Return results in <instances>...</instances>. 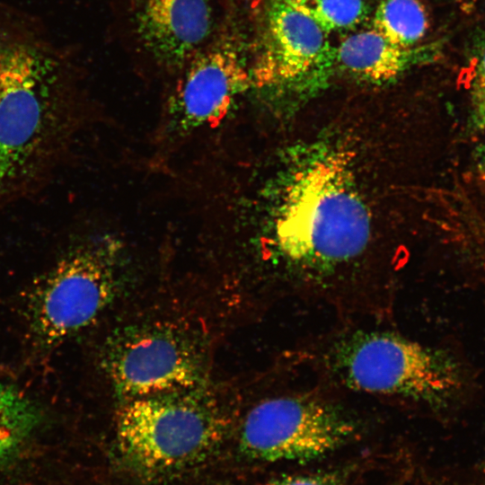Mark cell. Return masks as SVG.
Wrapping results in <instances>:
<instances>
[{
  "label": "cell",
  "mask_w": 485,
  "mask_h": 485,
  "mask_svg": "<svg viewBox=\"0 0 485 485\" xmlns=\"http://www.w3.org/2000/svg\"><path fill=\"white\" fill-rule=\"evenodd\" d=\"M371 219L348 152L314 146L287 167L273 213L280 255L307 277H323L366 250Z\"/></svg>",
  "instance_id": "cell-1"
},
{
  "label": "cell",
  "mask_w": 485,
  "mask_h": 485,
  "mask_svg": "<svg viewBox=\"0 0 485 485\" xmlns=\"http://www.w3.org/2000/svg\"><path fill=\"white\" fill-rule=\"evenodd\" d=\"M73 95L51 59L0 38V210L57 171L78 124Z\"/></svg>",
  "instance_id": "cell-2"
},
{
  "label": "cell",
  "mask_w": 485,
  "mask_h": 485,
  "mask_svg": "<svg viewBox=\"0 0 485 485\" xmlns=\"http://www.w3.org/2000/svg\"><path fill=\"white\" fill-rule=\"evenodd\" d=\"M223 402L204 385L126 401L116 425L123 464L147 478L198 465L222 445L229 428Z\"/></svg>",
  "instance_id": "cell-3"
},
{
  "label": "cell",
  "mask_w": 485,
  "mask_h": 485,
  "mask_svg": "<svg viewBox=\"0 0 485 485\" xmlns=\"http://www.w3.org/2000/svg\"><path fill=\"white\" fill-rule=\"evenodd\" d=\"M120 244L110 235L70 246L34 283L29 328L44 347L57 346L92 323L115 299Z\"/></svg>",
  "instance_id": "cell-4"
},
{
  "label": "cell",
  "mask_w": 485,
  "mask_h": 485,
  "mask_svg": "<svg viewBox=\"0 0 485 485\" xmlns=\"http://www.w3.org/2000/svg\"><path fill=\"white\" fill-rule=\"evenodd\" d=\"M331 366L358 392L438 402L459 386V372L446 355L389 332H362L342 340Z\"/></svg>",
  "instance_id": "cell-5"
},
{
  "label": "cell",
  "mask_w": 485,
  "mask_h": 485,
  "mask_svg": "<svg viewBox=\"0 0 485 485\" xmlns=\"http://www.w3.org/2000/svg\"><path fill=\"white\" fill-rule=\"evenodd\" d=\"M355 433L353 421L335 406L286 393L263 399L248 411L239 448L251 460L304 463L336 451Z\"/></svg>",
  "instance_id": "cell-6"
},
{
  "label": "cell",
  "mask_w": 485,
  "mask_h": 485,
  "mask_svg": "<svg viewBox=\"0 0 485 485\" xmlns=\"http://www.w3.org/2000/svg\"><path fill=\"white\" fill-rule=\"evenodd\" d=\"M109 377L126 401L204 385L206 352L191 331L170 322L131 326L112 339Z\"/></svg>",
  "instance_id": "cell-7"
},
{
  "label": "cell",
  "mask_w": 485,
  "mask_h": 485,
  "mask_svg": "<svg viewBox=\"0 0 485 485\" xmlns=\"http://www.w3.org/2000/svg\"><path fill=\"white\" fill-rule=\"evenodd\" d=\"M334 70V47L328 33L294 0H269L250 74L251 84L305 93L323 85Z\"/></svg>",
  "instance_id": "cell-8"
},
{
  "label": "cell",
  "mask_w": 485,
  "mask_h": 485,
  "mask_svg": "<svg viewBox=\"0 0 485 485\" xmlns=\"http://www.w3.org/2000/svg\"><path fill=\"white\" fill-rule=\"evenodd\" d=\"M180 70L168 112L173 125L185 132L217 127L251 84L230 37L208 41Z\"/></svg>",
  "instance_id": "cell-9"
},
{
  "label": "cell",
  "mask_w": 485,
  "mask_h": 485,
  "mask_svg": "<svg viewBox=\"0 0 485 485\" xmlns=\"http://www.w3.org/2000/svg\"><path fill=\"white\" fill-rule=\"evenodd\" d=\"M132 32L157 65L181 69L210 40L212 0H128Z\"/></svg>",
  "instance_id": "cell-10"
},
{
  "label": "cell",
  "mask_w": 485,
  "mask_h": 485,
  "mask_svg": "<svg viewBox=\"0 0 485 485\" xmlns=\"http://www.w3.org/2000/svg\"><path fill=\"white\" fill-rule=\"evenodd\" d=\"M438 44L407 48L375 30L360 31L334 48V68L363 82L383 84L437 57Z\"/></svg>",
  "instance_id": "cell-11"
},
{
  "label": "cell",
  "mask_w": 485,
  "mask_h": 485,
  "mask_svg": "<svg viewBox=\"0 0 485 485\" xmlns=\"http://www.w3.org/2000/svg\"><path fill=\"white\" fill-rule=\"evenodd\" d=\"M40 419L33 401L15 386L0 382V469L20 452Z\"/></svg>",
  "instance_id": "cell-12"
},
{
  "label": "cell",
  "mask_w": 485,
  "mask_h": 485,
  "mask_svg": "<svg viewBox=\"0 0 485 485\" xmlns=\"http://www.w3.org/2000/svg\"><path fill=\"white\" fill-rule=\"evenodd\" d=\"M373 29L398 45L414 47L427 32V13L419 0H381Z\"/></svg>",
  "instance_id": "cell-13"
},
{
  "label": "cell",
  "mask_w": 485,
  "mask_h": 485,
  "mask_svg": "<svg viewBox=\"0 0 485 485\" xmlns=\"http://www.w3.org/2000/svg\"><path fill=\"white\" fill-rule=\"evenodd\" d=\"M325 32L349 31L370 13L369 0H294Z\"/></svg>",
  "instance_id": "cell-14"
},
{
  "label": "cell",
  "mask_w": 485,
  "mask_h": 485,
  "mask_svg": "<svg viewBox=\"0 0 485 485\" xmlns=\"http://www.w3.org/2000/svg\"><path fill=\"white\" fill-rule=\"evenodd\" d=\"M347 472L343 470L284 475L262 485H346Z\"/></svg>",
  "instance_id": "cell-15"
},
{
  "label": "cell",
  "mask_w": 485,
  "mask_h": 485,
  "mask_svg": "<svg viewBox=\"0 0 485 485\" xmlns=\"http://www.w3.org/2000/svg\"><path fill=\"white\" fill-rule=\"evenodd\" d=\"M470 87L472 104L485 102V38L473 48L470 60Z\"/></svg>",
  "instance_id": "cell-16"
},
{
  "label": "cell",
  "mask_w": 485,
  "mask_h": 485,
  "mask_svg": "<svg viewBox=\"0 0 485 485\" xmlns=\"http://www.w3.org/2000/svg\"><path fill=\"white\" fill-rule=\"evenodd\" d=\"M476 128L479 130L481 137L476 146L475 156L480 170L485 173V122L477 125Z\"/></svg>",
  "instance_id": "cell-17"
},
{
  "label": "cell",
  "mask_w": 485,
  "mask_h": 485,
  "mask_svg": "<svg viewBox=\"0 0 485 485\" xmlns=\"http://www.w3.org/2000/svg\"><path fill=\"white\" fill-rule=\"evenodd\" d=\"M474 125H480L485 122V102L473 106Z\"/></svg>",
  "instance_id": "cell-18"
}]
</instances>
